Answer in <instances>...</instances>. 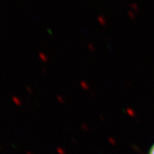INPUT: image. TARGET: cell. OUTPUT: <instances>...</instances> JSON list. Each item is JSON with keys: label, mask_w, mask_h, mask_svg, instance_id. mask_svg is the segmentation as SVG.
Masks as SVG:
<instances>
[{"label": "cell", "mask_w": 154, "mask_h": 154, "mask_svg": "<svg viewBox=\"0 0 154 154\" xmlns=\"http://www.w3.org/2000/svg\"><path fill=\"white\" fill-rule=\"evenodd\" d=\"M149 154H154V144L151 146V148L149 149Z\"/></svg>", "instance_id": "obj_1"}]
</instances>
